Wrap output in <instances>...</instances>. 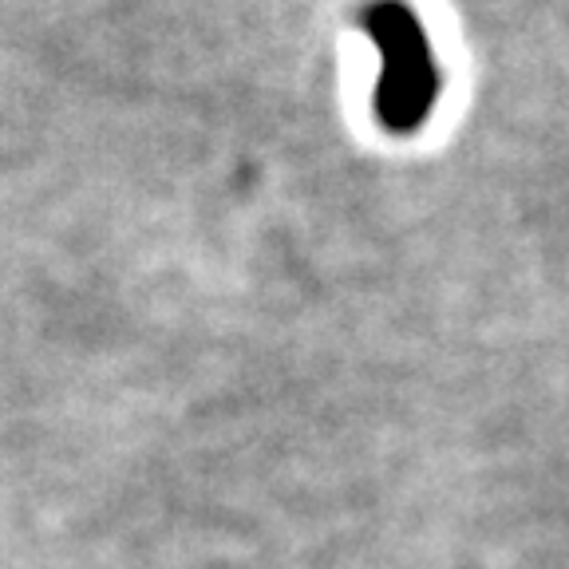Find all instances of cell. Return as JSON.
<instances>
[{"label": "cell", "mask_w": 569, "mask_h": 569, "mask_svg": "<svg viewBox=\"0 0 569 569\" xmlns=\"http://www.w3.org/2000/svg\"><path fill=\"white\" fill-rule=\"evenodd\" d=\"M368 32L383 56L376 111L388 131H416L439 91L436 60H431L423 28H419L416 12L403 9L400 0H380L368 12Z\"/></svg>", "instance_id": "obj_1"}]
</instances>
